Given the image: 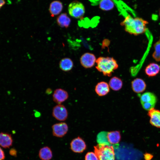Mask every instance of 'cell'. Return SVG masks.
<instances>
[{"instance_id": "cell-1", "label": "cell", "mask_w": 160, "mask_h": 160, "mask_svg": "<svg viewBox=\"0 0 160 160\" xmlns=\"http://www.w3.org/2000/svg\"><path fill=\"white\" fill-rule=\"evenodd\" d=\"M148 22L141 18H133L130 15L127 16L120 23L125 31L131 34L137 36L145 32Z\"/></svg>"}, {"instance_id": "cell-2", "label": "cell", "mask_w": 160, "mask_h": 160, "mask_svg": "<svg viewBox=\"0 0 160 160\" xmlns=\"http://www.w3.org/2000/svg\"><path fill=\"white\" fill-rule=\"evenodd\" d=\"M96 68L105 76H111L118 67L116 60L112 57H100L96 60Z\"/></svg>"}, {"instance_id": "cell-3", "label": "cell", "mask_w": 160, "mask_h": 160, "mask_svg": "<svg viewBox=\"0 0 160 160\" xmlns=\"http://www.w3.org/2000/svg\"><path fill=\"white\" fill-rule=\"evenodd\" d=\"M94 148L95 153L99 160H114L115 154L113 146L99 144L95 146Z\"/></svg>"}, {"instance_id": "cell-4", "label": "cell", "mask_w": 160, "mask_h": 160, "mask_svg": "<svg viewBox=\"0 0 160 160\" xmlns=\"http://www.w3.org/2000/svg\"><path fill=\"white\" fill-rule=\"evenodd\" d=\"M68 10L69 14L72 17L79 18L82 17L85 12V7L81 2L75 1L69 5Z\"/></svg>"}, {"instance_id": "cell-5", "label": "cell", "mask_w": 160, "mask_h": 160, "mask_svg": "<svg viewBox=\"0 0 160 160\" xmlns=\"http://www.w3.org/2000/svg\"><path fill=\"white\" fill-rule=\"evenodd\" d=\"M140 101L143 108L149 111L154 108L157 101V98L153 93L147 92L141 95Z\"/></svg>"}, {"instance_id": "cell-6", "label": "cell", "mask_w": 160, "mask_h": 160, "mask_svg": "<svg viewBox=\"0 0 160 160\" xmlns=\"http://www.w3.org/2000/svg\"><path fill=\"white\" fill-rule=\"evenodd\" d=\"M52 115L57 120L60 121H65L68 117V112L65 107L61 104L54 106L52 110Z\"/></svg>"}, {"instance_id": "cell-7", "label": "cell", "mask_w": 160, "mask_h": 160, "mask_svg": "<svg viewBox=\"0 0 160 160\" xmlns=\"http://www.w3.org/2000/svg\"><path fill=\"white\" fill-rule=\"evenodd\" d=\"M52 127L53 135L58 137L64 136L67 133L68 129L67 124L63 122L54 124Z\"/></svg>"}, {"instance_id": "cell-8", "label": "cell", "mask_w": 160, "mask_h": 160, "mask_svg": "<svg viewBox=\"0 0 160 160\" xmlns=\"http://www.w3.org/2000/svg\"><path fill=\"white\" fill-rule=\"evenodd\" d=\"M96 60L95 56L93 54L90 53L84 54L80 59L81 64L85 68H89L93 67Z\"/></svg>"}, {"instance_id": "cell-9", "label": "cell", "mask_w": 160, "mask_h": 160, "mask_svg": "<svg viewBox=\"0 0 160 160\" xmlns=\"http://www.w3.org/2000/svg\"><path fill=\"white\" fill-rule=\"evenodd\" d=\"M68 92L61 88L56 89L52 95L53 101L58 104H61L65 101L68 99Z\"/></svg>"}, {"instance_id": "cell-10", "label": "cell", "mask_w": 160, "mask_h": 160, "mask_svg": "<svg viewBox=\"0 0 160 160\" xmlns=\"http://www.w3.org/2000/svg\"><path fill=\"white\" fill-rule=\"evenodd\" d=\"M70 148L74 152L80 153L82 152L86 148L84 141L80 137L73 139L70 143Z\"/></svg>"}, {"instance_id": "cell-11", "label": "cell", "mask_w": 160, "mask_h": 160, "mask_svg": "<svg viewBox=\"0 0 160 160\" xmlns=\"http://www.w3.org/2000/svg\"><path fill=\"white\" fill-rule=\"evenodd\" d=\"M148 115L150 117V124L154 127L160 128V111L153 108L148 111Z\"/></svg>"}, {"instance_id": "cell-12", "label": "cell", "mask_w": 160, "mask_h": 160, "mask_svg": "<svg viewBox=\"0 0 160 160\" xmlns=\"http://www.w3.org/2000/svg\"><path fill=\"white\" fill-rule=\"evenodd\" d=\"M132 89L135 92L140 93L143 92L146 88V84L142 79L137 78L131 82Z\"/></svg>"}, {"instance_id": "cell-13", "label": "cell", "mask_w": 160, "mask_h": 160, "mask_svg": "<svg viewBox=\"0 0 160 160\" xmlns=\"http://www.w3.org/2000/svg\"><path fill=\"white\" fill-rule=\"evenodd\" d=\"M109 85L105 81L98 83L96 85L95 91L96 94L99 96H102L106 95L109 92Z\"/></svg>"}, {"instance_id": "cell-14", "label": "cell", "mask_w": 160, "mask_h": 160, "mask_svg": "<svg viewBox=\"0 0 160 160\" xmlns=\"http://www.w3.org/2000/svg\"><path fill=\"white\" fill-rule=\"evenodd\" d=\"M160 71V67L157 63H151L148 65L145 69V72L148 77L156 76Z\"/></svg>"}, {"instance_id": "cell-15", "label": "cell", "mask_w": 160, "mask_h": 160, "mask_svg": "<svg viewBox=\"0 0 160 160\" xmlns=\"http://www.w3.org/2000/svg\"><path fill=\"white\" fill-rule=\"evenodd\" d=\"M108 139L111 145L114 147L118 146L121 138L120 132L117 131L108 132Z\"/></svg>"}, {"instance_id": "cell-16", "label": "cell", "mask_w": 160, "mask_h": 160, "mask_svg": "<svg viewBox=\"0 0 160 160\" xmlns=\"http://www.w3.org/2000/svg\"><path fill=\"white\" fill-rule=\"evenodd\" d=\"M13 143L11 135L5 133H0V146L4 148H9Z\"/></svg>"}, {"instance_id": "cell-17", "label": "cell", "mask_w": 160, "mask_h": 160, "mask_svg": "<svg viewBox=\"0 0 160 160\" xmlns=\"http://www.w3.org/2000/svg\"><path fill=\"white\" fill-rule=\"evenodd\" d=\"M63 8L62 3L59 1H55L52 2L49 6V12L52 17L59 14L62 11Z\"/></svg>"}, {"instance_id": "cell-18", "label": "cell", "mask_w": 160, "mask_h": 160, "mask_svg": "<svg viewBox=\"0 0 160 160\" xmlns=\"http://www.w3.org/2000/svg\"><path fill=\"white\" fill-rule=\"evenodd\" d=\"M71 20L65 13L61 14L57 19L58 25L62 28H68L70 25Z\"/></svg>"}, {"instance_id": "cell-19", "label": "cell", "mask_w": 160, "mask_h": 160, "mask_svg": "<svg viewBox=\"0 0 160 160\" xmlns=\"http://www.w3.org/2000/svg\"><path fill=\"white\" fill-rule=\"evenodd\" d=\"M39 156L41 160H50L52 157V152L49 147H44L39 150Z\"/></svg>"}, {"instance_id": "cell-20", "label": "cell", "mask_w": 160, "mask_h": 160, "mask_svg": "<svg viewBox=\"0 0 160 160\" xmlns=\"http://www.w3.org/2000/svg\"><path fill=\"white\" fill-rule=\"evenodd\" d=\"M73 66V63L72 60L68 58L62 59L59 63L60 69L64 71L71 70Z\"/></svg>"}, {"instance_id": "cell-21", "label": "cell", "mask_w": 160, "mask_h": 160, "mask_svg": "<svg viewBox=\"0 0 160 160\" xmlns=\"http://www.w3.org/2000/svg\"><path fill=\"white\" fill-rule=\"evenodd\" d=\"M109 85L110 88L114 91H118L120 89L123 85V82L119 78L114 76L109 81Z\"/></svg>"}, {"instance_id": "cell-22", "label": "cell", "mask_w": 160, "mask_h": 160, "mask_svg": "<svg viewBox=\"0 0 160 160\" xmlns=\"http://www.w3.org/2000/svg\"><path fill=\"white\" fill-rule=\"evenodd\" d=\"M114 6V3L112 0H101L99 4L100 9L103 11L111 10Z\"/></svg>"}, {"instance_id": "cell-23", "label": "cell", "mask_w": 160, "mask_h": 160, "mask_svg": "<svg viewBox=\"0 0 160 160\" xmlns=\"http://www.w3.org/2000/svg\"><path fill=\"white\" fill-rule=\"evenodd\" d=\"M108 132L102 131L98 133L97 140L99 144H105L111 145L109 144L108 139Z\"/></svg>"}, {"instance_id": "cell-24", "label": "cell", "mask_w": 160, "mask_h": 160, "mask_svg": "<svg viewBox=\"0 0 160 160\" xmlns=\"http://www.w3.org/2000/svg\"><path fill=\"white\" fill-rule=\"evenodd\" d=\"M153 46L154 50L152 55V57L156 61L160 62V36Z\"/></svg>"}, {"instance_id": "cell-25", "label": "cell", "mask_w": 160, "mask_h": 160, "mask_svg": "<svg viewBox=\"0 0 160 160\" xmlns=\"http://www.w3.org/2000/svg\"><path fill=\"white\" fill-rule=\"evenodd\" d=\"M85 160H99L96 154L94 153H88L85 157Z\"/></svg>"}, {"instance_id": "cell-26", "label": "cell", "mask_w": 160, "mask_h": 160, "mask_svg": "<svg viewBox=\"0 0 160 160\" xmlns=\"http://www.w3.org/2000/svg\"><path fill=\"white\" fill-rule=\"evenodd\" d=\"M17 151L14 148L10 149L9 151L10 154L14 156H16L17 155Z\"/></svg>"}, {"instance_id": "cell-27", "label": "cell", "mask_w": 160, "mask_h": 160, "mask_svg": "<svg viewBox=\"0 0 160 160\" xmlns=\"http://www.w3.org/2000/svg\"><path fill=\"white\" fill-rule=\"evenodd\" d=\"M144 158L145 160H150L153 157L152 155L149 153H146L144 154Z\"/></svg>"}, {"instance_id": "cell-28", "label": "cell", "mask_w": 160, "mask_h": 160, "mask_svg": "<svg viewBox=\"0 0 160 160\" xmlns=\"http://www.w3.org/2000/svg\"><path fill=\"white\" fill-rule=\"evenodd\" d=\"M5 158V156L4 151L0 147V160H4Z\"/></svg>"}, {"instance_id": "cell-29", "label": "cell", "mask_w": 160, "mask_h": 160, "mask_svg": "<svg viewBox=\"0 0 160 160\" xmlns=\"http://www.w3.org/2000/svg\"><path fill=\"white\" fill-rule=\"evenodd\" d=\"M5 3V0H0V9L4 4Z\"/></svg>"}, {"instance_id": "cell-30", "label": "cell", "mask_w": 160, "mask_h": 160, "mask_svg": "<svg viewBox=\"0 0 160 160\" xmlns=\"http://www.w3.org/2000/svg\"><path fill=\"white\" fill-rule=\"evenodd\" d=\"M159 16H160V10H159Z\"/></svg>"}]
</instances>
